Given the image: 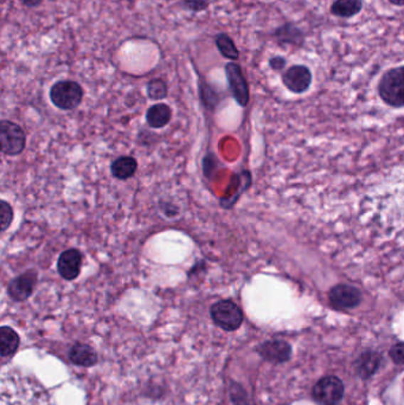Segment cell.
<instances>
[{
    "instance_id": "cell-1",
    "label": "cell",
    "mask_w": 404,
    "mask_h": 405,
    "mask_svg": "<svg viewBox=\"0 0 404 405\" xmlns=\"http://www.w3.org/2000/svg\"><path fill=\"white\" fill-rule=\"evenodd\" d=\"M378 94L388 106L404 107V65L384 72L378 83Z\"/></svg>"
},
{
    "instance_id": "cell-2",
    "label": "cell",
    "mask_w": 404,
    "mask_h": 405,
    "mask_svg": "<svg viewBox=\"0 0 404 405\" xmlns=\"http://www.w3.org/2000/svg\"><path fill=\"white\" fill-rule=\"evenodd\" d=\"M210 316L213 323L225 332L238 330L243 323V312L234 301L220 300L210 308Z\"/></svg>"
},
{
    "instance_id": "cell-3",
    "label": "cell",
    "mask_w": 404,
    "mask_h": 405,
    "mask_svg": "<svg viewBox=\"0 0 404 405\" xmlns=\"http://www.w3.org/2000/svg\"><path fill=\"white\" fill-rule=\"evenodd\" d=\"M313 401L319 405H338L343 401L345 385L337 376H325L320 378L312 387Z\"/></svg>"
},
{
    "instance_id": "cell-4",
    "label": "cell",
    "mask_w": 404,
    "mask_h": 405,
    "mask_svg": "<svg viewBox=\"0 0 404 405\" xmlns=\"http://www.w3.org/2000/svg\"><path fill=\"white\" fill-rule=\"evenodd\" d=\"M83 99V89L74 81H60L50 90L51 102L62 110H73L80 106Z\"/></svg>"
},
{
    "instance_id": "cell-5",
    "label": "cell",
    "mask_w": 404,
    "mask_h": 405,
    "mask_svg": "<svg viewBox=\"0 0 404 405\" xmlns=\"http://www.w3.org/2000/svg\"><path fill=\"white\" fill-rule=\"evenodd\" d=\"M26 146V135L19 124L10 120L0 122V148L6 156H19Z\"/></svg>"
},
{
    "instance_id": "cell-6",
    "label": "cell",
    "mask_w": 404,
    "mask_h": 405,
    "mask_svg": "<svg viewBox=\"0 0 404 405\" xmlns=\"http://www.w3.org/2000/svg\"><path fill=\"white\" fill-rule=\"evenodd\" d=\"M256 352L265 362L273 365H280L289 362L293 355V348L284 339H270L263 341L256 347Z\"/></svg>"
},
{
    "instance_id": "cell-7",
    "label": "cell",
    "mask_w": 404,
    "mask_h": 405,
    "mask_svg": "<svg viewBox=\"0 0 404 405\" xmlns=\"http://www.w3.org/2000/svg\"><path fill=\"white\" fill-rule=\"evenodd\" d=\"M329 302L337 310H350L361 305L362 293L350 284H337L329 291Z\"/></svg>"
},
{
    "instance_id": "cell-8",
    "label": "cell",
    "mask_w": 404,
    "mask_h": 405,
    "mask_svg": "<svg viewBox=\"0 0 404 405\" xmlns=\"http://www.w3.org/2000/svg\"><path fill=\"white\" fill-rule=\"evenodd\" d=\"M37 281L38 275L35 270H28L11 281L7 286V294L14 301H26L33 294Z\"/></svg>"
},
{
    "instance_id": "cell-9",
    "label": "cell",
    "mask_w": 404,
    "mask_h": 405,
    "mask_svg": "<svg viewBox=\"0 0 404 405\" xmlns=\"http://www.w3.org/2000/svg\"><path fill=\"white\" fill-rule=\"evenodd\" d=\"M228 83L231 94L240 106L245 107L249 102L248 83L245 81L242 69L238 64L228 63L225 65Z\"/></svg>"
},
{
    "instance_id": "cell-10",
    "label": "cell",
    "mask_w": 404,
    "mask_h": 405,
    "mask_svg": "<svg viewBox=\"0 0 404 405\" xmlns=\"http://www.w3.org/2000/svg\"><path fill=\"white\" fill-rule=\"evenodd\" d=\"M82 263H83L82 252L78 249H68L58 257L57 271L64 280H76L81 274Z\"/></svg>"
},
{
    "instance_id": "cell-11",
    "label": "cell",
    "mask_w": 404,
    "mask_h": 405,
    "mask_svg": "<svg viewBox=\"0 0 404 405\" xmlns=\"http://www.w3.org/2000/svg\"><path fill=\"white\" fill-rule=\"evenodd\" d=\"M282 82L288 90L295 94H302L311 87L312 72L306 65H293L285 71Z\"/></svg>"
},
{
    "instance_id": "cell-12",
    "label": "cell",
    "mask_w": 404,
    "mask_h": 405,
    "mask_svg": "<svg viewBox=\"0 0 404 405\" xmlns=\"http://www.w3.org/2000/svg\"><path fill=\"white\" fill-rule=\"evenodd\" d=\"M383 362V357L380 352L366 350L356 358L354 369L357 377L362 380H368L375 376Z\"/></svg>"
},
{
    "instance_id": "cell-13",
    "label": "cell",
    "mask_w": 404,
    "mask_h": 405,
    "mask_svg": "<svg viewBox=\"0 0 404 405\" xmlns=\"http://www.w3.org/2000/svg\"><path fill=\"white\" fill-rule=\"evenodd\" d=\"M68 357L74 365L85 367V369L95 366L99 362V357L95 350L83 342H76L73 345L68 352Z\"/></svg>"
},
{
    "instance_id": "cell-14",
    "label": "cell",
    "mask_w": 404,
    "mask_h": 405,
    "mask_svg": "<svg viewBox=\"0 0 404 405\" xmlns=\"http://www.w3.org/2000/svg\"><path fill=\"white\" fill-rule=\"evenodd\" d=\"M21 345V338L17 332L10 326L0 328V355L3 358L11 357L18 351Z\"/></svg>"
},
{
    "instance_id": "cell-15",
    "label": "cell",
    "mask_w": 404,
    "mask_h": 405,
    "mask_svg": "<svg viewBox=\"0 0 404 405\" xmlns=\"http://www.w3.org/2000/svg\"><path fill=\"white\" fill-rule=\"evenodd\" d=\"M137 170H138V163L133 156H120L114 160L110 166L113 177L119 180H127L134 176Z\"/></svg>"
},
{
    "instance_id": "cell-16",
    "label": "cell",
    "mask_w": 404,
    "mask_h": 405,
    "mask_svg": "<svg viewBox=\"0 0 404 405\" xmlns=\"http://www.w3.org/2000/svg\"><path fill=\"white\" fill-rule=\"evenodd\" d=\"M171 117H172V112H171L170 107L165 103H158L147 110L146 121L149 127L159 129V128L165 127L170 122Z\"/></svg>"
},
{
    "instance_id": "cell-17",
    "label": "cell",
    "mask_w": 404,
    "mask_h": 405,
    "mask_svg": "<svg viewBox=\"0 0 404 405\" xmlns=\"http://www.w3.org/2000/svg\"><path fill=\"white\" fill-rule=\"evenodd\" d=\"M363 0H336L331 6V14L336 17L351 18L362 11Z\"/></svg>"
},
{
    "instance_id": "cell-18",
    "label": "cell",
    "mask_w": 404,
    "mask_h": 405,
    "mask_svg": "<svg viewBox=\"0 0 404 405\" xmlns=\"http://www.w3.org/2000/svg\"><path fill=\"white\" fill-rule=\"evenodd\" d=\"M275 38L279 40L281 44H294L299 45L304 40V35L302 30L293 24H285L280 28H277V31L274 32Z\"/></svg>"
},
{
    "instance_id": "cell-19",
    "label": "cell",
    "mask_w": 404,
    "mask_h": 405,
    "mask_svg": "<svg viewBox=\"0 0 404 405\" xmlns=\"http://www.w3.org/2000/svg\"><path fill=\"white\" fill-rule=\"evenodd\" d=\"M216 45L220 53L229 60H238L240 56L238 48L235 46L233 39L225 33H220L216 37Z\"/></svg>"
},
{
    "instance_id": "cell-20",
    "label": "cell",
    "mask_w": 404,
    "mask_h": 405,
    "mask_svg": "<svg viewBox=\"0 0 404 405\" xmlns=\"http://www.w3.org/2000/svg\"><path fill=\"white\" fill-rule=\"evenodd\" d=\"M147 95L149 99H163L167 96V85L163 80L156 78L147 85Z\"/></svg>"
},
{
    "instance_id": "cell-21",
    "label": "cell",
    "mask_w": 404,
    "mask_h": 405,
    "mask_svg": "<svg viewBox=\"0 0 404 405\" xmlns=\"http://www.w3.org/2000/svg\"><path fill=\"white\" fill-rule=\"evenodd\" d=\"M12 220H14L12 206L6 200H1L0 202V230L1 232L6 231L10 227Z\"/></svg>"
},
{
    "instance_id": "cell-22",
    "label": "cell",
    "mask_w": 404,
    "mask_h": 405,
    "mask_svg": "<svg viewBox=\"0 0 404 405\" xmlns=\"http://www.w3.org/2000/svg\"><path fill=\"white\" fill-rule=\"evenodd\" d=\"M389 357L396 365L404 366V342L393 345L389 350Z\"/></svg>"
},
{
    "instance_id": "cell-23",
    "label": "cell",
    "mask_w": 404,
    "mask_h": 405,
    "mask_svg": "<svg viewBox=\"0 0 404 405\" xmlns=\"http://www.w3.org/2000/svg\"><path fill=\"white\" fill-rule=\"evenodd\" d=\"M184 3L190 10L203 11L209 6L210 0H184Z\"/></svg>"
},
{
    "instance_id": "cell-24",
    "label": "cell",
    "mask_w": 404,
    "mask_h": 405,
    "mask_svg": "<svg viewBox=\"0 0 404 405\" xmlns=\"http://www.w3.org/2000/svg\"><path fill=\"white\" fill-rule=\"evenodd\" d=\"M270 65L273 70H282L285 65H286V60H285L284 57L281 56L273 57V58H270Z\"/></svg>"
},
{
    "instance_id": "cell-25",
    "label": "cell",
    "mask_w": 404,
    "mask_h": 405,
    "mask_svg": "<svg viewBox=\"0 0 404 405\" xmlns=\"http://www.w3.org/2000/svg\"><path fill=\"white\" fill-rule=\"evenodd\" d=\"M21 1L24 4L25 6L28 7L37 6L38 4L42 3V0H21Z\"/></svg>"
},
{
    "instance_id": "cell-26",
    "label": "cell",
    "mask_w": 404,
    "mask_h": 405,
    "mask_svg": "<svg viewBox=\"0 0 404 405\" xmlns=\"http://www.w3.org/2000/svg\"><path fill=\"white\" fill-rule=\"evenodd\" d=\"M395 6H404V0H389Z\"/></svg>"
},
{
    "instance_id": "cell-27",
    "label": "cell",
    "mask_w": 404,
    "mask_h": 405,
    "mask_svg": "<svg viewBox=\"0 0 404 405\" xmlns=\"http://www.w3.org/2000/svg\"><path fill=\"white\" fill-rule=\"evenodd\" d=\"M51 1H53V0H51Z\"/></svg>"
}]
</instances>
